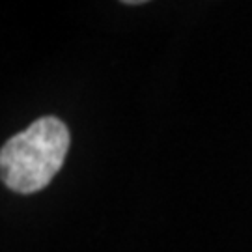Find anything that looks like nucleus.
<instances>
[{"mask_svg":"<svg viewBox=\"0 0 252 252\" xmlns=\"http://www.w3.org/2000/svg\"><path fill=\"white\" fill-rule=\"evenodd\" d=\"M69 129L60 118L43 116L4 142L0 176L8 189L32 194L45 189L69 152Z\"/></svg>","mask_w":252,"mask_h":252,"instance_id":"obj_1","label":"nucleus"}]
</instances>
